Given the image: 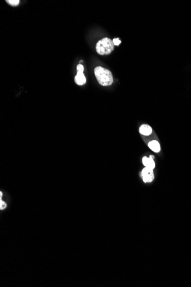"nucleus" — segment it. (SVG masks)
<instances>
[{"mask_svg": "<svg viewBox=\"0 0 191 287\" xmlns=\"http://www.w3.org/2000/svg\"><path fill=\"white\" fill-rule=\"evenodd\" d=\"M2 192H0V198L1 199L2 198Z\"/></svg>", "mask_w": 191, "mask_h": 287, "instance_id": "nucleus-12", "label": "nucleus"}, {"mask_svg": "<svg viewBox=\"0 0 191 287\" xmlns=\"http://www.w3.org/2000/svg\"><path fill=\"white\" fill-rule=\"evenodd\" d=\"M95 76L99 83L102 86L111 85L113 81V78L111 72L102 67H97L94 70Z\"/></svg>", "mask_w": 191, "mask_h": 287, "instance_id": "nucleus-1", "label": "nucleus"}, {"mask_svg": "<svg viewBox=\"0 0 191 287\" xmlns=\"http://www.w3.org/2000/svg\"><path fill=\"white\" fill-rule=\"evenodd\" d=\"M113 44L115 46H119L120 44V43H121V41L119 40V39H114L113 40Z\"/></svg>", "mask_w": 191, "mask_h": 287, "instance_id": "nucleus-10", "label": "nucleus"}, {"mask_svg": "<svg viewBox=\"0 0 191 287\" xmlns=\"http://www.w3.org/2000/svg\"><path fill=\"white\" fill-rule=\"evenodd\" d=\"M149 148L156 153H158L160 151V145L157 140H152L148 143Z\"/></svg>", "mask_w": 191, "mask_h": 287, "instance_id": "nucleus-7", "label": "nucleus"}, {"mask_svg": "<svg viewBox=\"0 0 191 287\" xmlns=\"http://www.w3.org/2000/svg\"><path fill=\"white\" fill-rule=\"evenodd\" d=\"M7 207V204L5 202L2 201V200H0V209L3 210L5 209Z\"/></svg>", "mask_w": 191, "mask_h": 287, "instance_id": "nucleus-9", "label": "nucleus"}, {"mask_svg": "<svg viewBox=\"0 0 191 287\" xmlns=\"http://www.w3.org/2000/svg\"><path fill=\"white\" fill-rule=\"evenodd\" d=\"M6 2L11 6L15 7L18 5L20 4V1L19 0H7Z\"/></svg>", "mask_w": 191, "mask_h": 287, "instance_id": "nucleus-8", "label": "nucleus"}, {"mask_svg": "<svg viewBox=\"0 0 191 287\" xmlns=\"http://www.w3.org/2000/svg\"><path fill=\"white\" fill-rule=\"evenodd\" d=\"M139 132L143 135L149 136L152 132V128L148 124H143L140 127Z\"/></svg>", "mask_w": 191, "mask_h": 287, "instance_id": "nucleus-6", "label": "nucleus"}, {"mask_svg": "<svg viewBox=\"0 0 191 287\" xmlns=\"http://www.w3.org/2000/svg\"><path fill=\"white\" fill-rule=\"evenodd\" d=\"M154 156L153 155H150L149 157L144 156L143 158V163L145 167L149 168L153 170L155 167V163L154 161Z\"/></svg>", "mask_w": 191, "mask_h": 287, "instance_id": "nucleus-4", "label": "nucleus"}, {"mask_svg": "<svg viewBox=\"0 0 191 287\" xmlns=\"http://www.w3.org/2000/svg\"><path fill=\"white\" fill-rule=\"evenodd\" d=\"M75 81L77 85H83L85 84L86 82V80L84 73L81 71H77L76 76L75 78Z\"/></svg>", "mask_w": 191, "mask_h": 287, "instance_id": "nucleus-5", "label": "nucleus"}, {"mask_svg": "<svg viewBox=\"0 0 191 287\" xmlns=\"http://www.w3.org/2000/svg\"><path fill=\"white\" fill-rule=\"evenodd\" d=\"M114 49L115 45L113 40L107 37L103 38L99 41L96 46V51L100 55L111 54Z\"/></svg>", "mask_w": 191, "mask_h": 287, "instance_id": "nucleus-2", "label": "nucleus"}, {"mask_svg": "<svg viewBox=\"0 0 191 287\" xmlns=\"http://www.w3.org/2000/svg\"><path fill=\"white\" fill-rule=\"evenodd\" d=\"M77 70L78 71H81V72H84V67L83 65L81 64H78L77 67Z\"/></svg>", "mask_w": 191, "mask_h": 287, "instance_id": "nucleus-11", "label": "nucleus"}, {"mask_svg": "<svg viewBox=\"0 0 191 287\" xmlns=\"http://www.w3.org/2000/svg\"><path fill=\"white\" fill-rule=\"evenodd\" d=\"M141 174L143 179L145 183L152 182L154 178L153 170L147 167H145L143 170Z\"/></svg>", "mask_w": 191, "mask_h": 287, "instance_id": "nucleus-3", "label": "nucleus"}]
</instances>
